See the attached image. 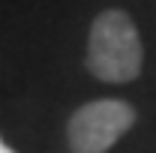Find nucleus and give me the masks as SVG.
I'll list each match as a JSON object with an SVG mask.
<instances>
[{
  "label": "nucleus",
  "mask_w": 156,
  "mask_h": 153,
  "mask_svg": "<svg viewBox=\"0 0 156 153\" xmlns=\"http://www.w3.org/2000/svg\"><path fill=\"white\" fill-rule=\"evenodd\" d=\"M87 69L108 84H126L141 75L144 48L135 21L123 9H105L90 24L87 36Z\"/></svg>",
  "instance_id": "1"
},
{
  "label": "nucleus",
  "mask_w": 156,
  "mask_h": 153,
  "mask_svg": "<svg viewBox=\"0 0 156 153\" xmlns=\"http://www.w3.org/2000/svg\"><path fill=\"white\" fill-rule=\"evenodd\" d=\"M0 153H15V150H12V147H9V144H6V141L0 138Z\"/></svg>",
  "instance_id": "3"
},
{
  "label": "nucleus",
  "mask_w": 156,
  "mask_h": 153,
  "mask_svg": "<svg viewBox=\"0 0 156 153\" xmlns=\"http://www.w3.org/2000/svg\"><path fill=\"white\" fill-rule=\"evenodd\" d=\"M135 123V108L123 99H96L81 105L69 117L66 138L72 153H105L111 150Z\"/></svg>",
  "instance_id": "2"
}]
</instances>
